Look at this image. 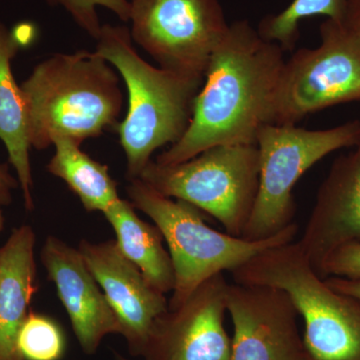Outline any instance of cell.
Returning <instances> with one entry per match:
<instances>
[{"label": "cell", "instance_id": "obj_1", "mask_svg": "<svg viewBox=\"0 0 360 360\" xmlns=\"http://www.w3.org/2000/svg\"><path fill=\"white\" fill-rule=\"evenodd\" d=\"M283 53L248 21L229 25L208 63L186 131L155 162L177 165L213 146L257 144L259 129L271 124Z\"/></svg>", "mask_w": 360, "mask_h": 360}, {"label": "cell", "instance_id": "obj_2", "mask_svg": "<svg viewBox=\"0 0 360 360\" xmlns=\"http://www.w3.org/2000/svg\"><path fill=\"white\" fill-rule=\"evenodd\" d=\"M110 63L97 52L58 53L41 61L21 84L32 148L60 137L82 146L115 129L123 96Z\"/></svg>", "mask_w": 360, "mask_h": 360}, {"label": "cell", "instance_id": "obj_3", "mask_svg": "<svg viewBox=\"0 0 360 360\" xmlns=\"http://www.w3.org/2000/svg\"><path fill=\"white\" fill-rule=\"evenodd\" d=\"M96 52L115 66L129 90V110L116 130L130 181L141 176L156 149L181 139L205 79L149 65L135 51L125 26L103 25Z\"/></svg>", "mask_w": 360, "mask_h": 360}, {"label": "cell", "instance_id": "obj_4", "mask_svg": "<svg viewBox=\"0 0 360 360\" xmlns=\"http://www.w3.org/2000/svg\"><path fill=\"white\" fill-rule=\"evenodd\" d=\"M231 274L233 283L290 295L304 321L307 360H360V298L331 288L297 241L264 250Z\"/></svg>", "mask_w": 360, "mask_h": 360}, {"label": "cell", "instance_id": "obj_5", "mask_svg": "<svg viewBox=\"0 0 360 360\" xmlns=\"http://www.w3.org/2000/svg\"><path fill=\"white\" fill-rule=\"evenodd\" d=\"M127 191L134 208L153 219L167 241L175 278L168 309L179 307L210 277L231 274L258 253L292 243L298 233L293 222L270 238L248 240L215 231L195 206L162 195L141 179L130 180Z\"/></svg>", "mask_w": 360, "mask_h": 360}, {"label": "cell", "instance_id": "obj_6", "mask_svg": "<svg viewBox=\"0 0 360 360\" xmlns=\"http://www.w3.org/2000/svg\"><path fill=\"white\" fill-rule=\"evenodd\" d=\"M167 198L191 203L219 220L225 232L243 238L259 186L257 144H229L206 149L172 165L151 160L141 176Z\"/></svg>", "mask_w": 360, "mask_h": 360}, {"label": "cell", "instance_id": "obj_7", "mask_svg": "<svg viewBox=\"0 0 360 360\" xmlns=\"http://www.w3.org/2000/svg\"><path fill=\"white\" fill-rule=\"evenodd\" d=\"M360 141V120L333 129L309 130L296 125L266 124L258 131L259 186L243 238H270L292 224L296 213L293 187L315 163Z\"/></svg>", "mask_w": 360, "mask_h": 360}, {"label": "cell", "instance_id": "obj_8", "mask_svg": "<svg viewBox=\"0 0 360 360\" xmlns=\"http://www.w3.org/2000/svg\"><path fill=\"white\" fill-rule=\"evenodd\" d=\"M321 44L302 49L284 63L271 124L296 125L305 116L360 101V41L336 21L319 28Z\"/></svg>", "mask_w": 360, "mask_h": 360}, {"label": "cell", "instance_id": "obj_9", "mask_svg": "<svg viewBox=\"0 0 360 360\" xmlns=\"http://www.w3.org/2000/svg\"><path fill=\"white\" fill-rule=\"evenodd\" d=\"M132 39L161 68L205 79L229 30L219 0H131Z\"/></svg>", "mask_w": 360, "mask_h": 360}, {"label": "cell", "instance_id": "obj_10", "mask_svg": "<svg viewBox=\"0 0 360 360\" xmlns=\"http://www.w3.org/2000/svg\"><path fill=\"white\" fill-rule=\"evenodd\" d=\"M229 283L224 274L200 284L174 309L156 319L142 356L146 360H231L224 328Z\"/></svg>", "mask_w": 360, "mask_h": 360}, {"label": "cell", "instance_id": "obj_11", "mask_svg": "<svg viewBox=\"0 0 360 360\" xmlns=\"http://www.w3.org/2000/svg\"><path fill=\"white\" fill-rule=\"evenodd\" d=\"M226 305L234 328L231 360H307L298 312L285 291L229 283Z\"/></svg>", "mask_w": 360, "mask_h": 360}, {"label": "cell", "instance_id": "obj_12", "mask_svg": "<svg viewBox=\"0 0 360 360\" xmlns=\"http://www.w3.org/2000/svg\"><path fill=\"white\" fill-rule=\"evenodd\" d=\"M78 250L103 291L132 355H142L156 319L168 309L165 293L148 283L115 240L80 243Z\"/></svg>", "mask_w": 360, "mask_h": 360}, {"label": "cell", "instance_id": "obj_13", "mask_svg": "<svg viewBox=\"0 0 360 360\" xmlns=\"http://www.w3.org/2000/svg\"><path fill=\"white\" fill-rule=\"evenodd\" d=\"M297 243L317 274L331 251L360 243V141L333 161Z\"/></svg>", "mask_w": 360, "mask_h": 360}, {"label": "cell", "instance_id": "obj_14", "mask_svg": "<svg viewBox=\"0 0 360 360\" xmlns=\"http://www.w3.org/2000/svg\"><path fill=\"white\" fill-rule=\"evenodd\" d=\"M41 262L56 285L80 347L86 354H96L101 340L110 333H120V329L84 257L78 248L49 236L42 248Z\"/></svg>", "mask_w": 360, "mask_h": 360}, {"label": "cell", "instance_id": "obj_15", "mask_svg": "<svg viewBox=\"0 0 360 360\" xmlns=\"http://www.w3.org/2000/svg\"><path fill=\"white\" fill-rule=\"evenodd\" d=\"M34 245L32 227L22 225L0 248V360H25L18 340L37 290Z\"/></svg>", "mask_w": 360, "mask_h": 360}, {"label": "cell", "instance_id": "obj_16", "mask_svg": "<svg viewBox=\"0 0 360 360\" xmlns=\"http://www.w3.org/2000/svg\"><path fill=\"white\" fill-rule=\"evenodd\" d=\"M32 26L21 25L7 30L0 21V139L15 168L26 210H32L33 180L30 150L27 111L22 90L14 79L11 60L32 37Z\"/></svg>", "mask_w": 360, "mask_h": 360}, {"label": "cell", "instance_id": "obj_17", "mask_svg": "<svg viewBox=\"0 0 360 360\" xmlns=\"http://www.w3.org/2000/svg\"><path fill=\"white\" fill-rule=\"evenodd\" d=\"M103 214L115 229L116 245L122 255L139 267L153 288L165 295L172 292L174 265L158 226L139 219L131 202L122 198Z\"/></svg>", "mask_w": 360, "mask_h": 360}, {"label": "cell", "instance_id": "obj_18", "mask_svg": "<svg viewBox=\"0 0 360 360\" xmlns=\"http://www.w3.org/2000/svg\"><path fill=\"white\" fill-rule=\"evenodd\" d=\"M56 153L47 172L59 177L77 194L87 212H104L120 200L117 184L108 167L80 149L77 142L60 137L53 142Z\"/></svg>", "mask_w": 360, "mask_h": 360}, {"label": "cell", "instance_id": "obj_19", "mask_svg": "<svg viewBox=\"0 0 360 360\" xmlns=\"http://www.w3.org/2000/svg\"><path fill=\"white\" fill-rule=\"evenodd\" d=\"M349 0H293L283 11L267 15L257 32L262 39L278 44L283 51H292L300 39V23L304 18L326 16L342 22Z\"/></svg>", "mask_w": 360, "mask_h": 360}, {"label": "cell", "instance_id": "obj_20", "mask_svg": "<svg viewBox=\"0 0 360 360\" xmlns=\"http://www.w3.org/2000/svg\"><path fill=\"white\" fill-rule=\"evenodd\" d=\"M18 345L25 360H60L65 352L60 326L49 316L33 311L20 329Z\"/></svg>", "mask_w": 360, "mask_h": 360}, {"label": "cell", "instance_id": "obj_21", "mask_svg": "<svg viewBox=\"0 0 360 360\" xmlns=\"http://www.w3.org/2000/svg\"><path fill=\"white\" fill-rule=\"evenodd\" d=\"M49 1L56 6L65 7L77 25L96 40L99 39L101 27H103L97 15V7H106L122 21L130 20L131 4L129 0H49Z\"/></svg>", "mask_w": 360, "mask_h": 360}, {"label": "cell", "instance_id": "obj_22", "mask_svg": "<svg viewBox=\"0 0 360 360\" xmlns=\"http://www.w3.org/2000/svg\"><path fill=\"white\" fill-rule=\"evenodd\" d=\"M319 276L360 278V243H347L331 251L322 262Z\"/></svg>", "mask_w": 360, "mask_h": 360}, {"label": "cell", "instance_id": "obj_23", "mask_svg": "<svg viewBox=\"0 0 360 360\" xmlns=\"http://www.w3.org/2000/svg\"><path fill=\"white\" fill-rule=\"evenodd\" d=\"M341 25L360 41V0H349Z\"/></svg>", "mask_w": 360, "mask_h": 360}, {"label": "cell", "instance_id": "obj_24", "mask_svg": "<svg viewBox=\"0 0 360 360\" xmlns=\"http://www.w3.org/2000/svg\"><path fill=\"white\" fill-rule=\"evenodd\" d=\"M326 283L333 290L360 298V278L348 279L342 277H328Z\"/></svg>", "mask_w": 360, "mask_h": 360}, {"label": "cell", "instance_id": "obj_25", "mask_svg": "<svg viewBox=\"0 0 360 360\" xmlns=\"http://www.w3.org/2000/svg\"><path fill=\"white\" fill-rule=\"evenodd\" d=\"M16 186L18 182L9 174L6 165H0V207L11 203L13 200L11 193Z\"/></svg>", "mask_w": 360, "mask_h": 360}, {"label": "cell", "instance_id": "obj_26", "mask_svg": "<svg viewBox=\"0 0 360 360\" xmlns=\"http://www.w3.org/2000/svg\"><path fill=\"white\" fill-rule=\"evenodd\" d=\"M4 215H2L1 207H0V231L4 229Z\"/></svg>", "mask_w": 360, "mask_h": 360}, {"label": "cell", "instance_id": "obj_27", "mask_svg": "<svg viewBox=\"0 0 360 360\" xmlns=\"http://www.w3.org/2000/svg\"><path fill=\"white\" fill-rule=\"evenodd\" d=\"M117 360H127V359H123V357L118 356V355H117Z\"/></svg>", "mask_w": 360, "mask_h": 360}]
</instances>
